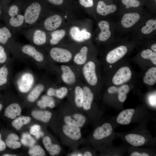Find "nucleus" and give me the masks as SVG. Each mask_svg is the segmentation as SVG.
Instances as JSON below:
<instances>
[{"mask_svg":"<svg viewBox=\"0 0 156 156\" xmlns=\"http://www.w3.org/2000/svg\"><path fill=\"white\" fill-rule=\"evenodd\" d=\"M82 72L85 80L89 85L94 86L98 82V78L96 72V65L94 62L89 61L83 65Z\"/></svg>","mask_w":156,"mask_h":156,"instance_id":"f257e3e1","label":"nucleus"},{"mask_svg":"<svg viewBox=\"0 0 156 156\" xmlns=\"http://www.w3.org/2000/svg\"><path fill=\"white\" fill-rule=\"evenodd\" d=\"M51 57L57 62L64 63L69 62L72 59V55L69 50L59 47H54L49 51Z\"/></svg>","mask_w":156,"mask_h":156,"instance_id":"f03ea898","label":"nucleus"},{"mask_svg":"<svg viewBox=\"0 0 156 156\" xmlns=\"http://www.w3.org/2000/svg\"><path fill=\"white\" fill-rule=\"evenodd\" d=\"M41 11V6L38 3L34 2L28 6L24 14V21L29 24H32L38 19Z\"/></svg>","mask_w":156,"mask_h":156,"instance_id":"7ed1b4c3","label":"nucleus"},{"mask_svg":"<svg viewBox=\"0 0 156 156\" xmlns=\"http://www.w3.org/2000/svg\"><path fill=\"white\" fill-rule=\"evenodd\" d=\"M131 76L132 73L130 69L127 66L122 67L114 75L112 81L116 85H121L128 81Z\"/></svg>","mask_w":156,"mask_h":156,"instance_id":"20e7f679","label":"nucleus"},{"mask_svg":"<svg viewBox=\"0 0 156 156\" xmlns=\"http://www.w3.org/2000/svg\"><path fill=\"white\" fill-rule=\"evenodd\" d=\"M127 51L126 46H119L108 53L106 56V61L109 64L114 63L122 57Z\"/></svg>","mask_w":156,"mask_h":156,"instance_id":"39448f33","label":"nucleus"},{"mask_svg":"<svg viewBox=\"0 0 156 156\" xmlns=\"http://www.w3.org/2000/svg\"><path fill=\"white\" fill-rule=\"evenodd\" d=\"M34 76L28 73L23 74L19 79L18 86L20 91L23 93L28 92L31 88L34 83Z\"/></svg>","mask_w":156,"mask_h":156,"instance_id":"423d86ee","label":"nucleus"},{"mask_svg":"<svg viewBox=\"0 0 156 156\" xmlns=\"http://www.w3.org/2000/svg\"><path fill=\"white\" fill-rule=\"evenodd\" d=\"M63 120L65 124L80 128L84 125L86 119L83 115L81 114L75 113L64 116Z\"/></svg>","mask_w":156,"mask_h":156,"instance_id":"0eeeda50","label":"nucleus"},{"mask_svg":"<svg viewBox=\"0 0 156 156\" xmlns=\"http://www.w3.org/2000/svg\"><path fill=\"white\" fill-rule=\"evenodd\" d=\"M69 32L71 38L78 42H82L87 40L91 36V33L86 29L80 30L79 27L77 26L72 27Z\"/></svg>","mask_w":156,"mask_h":156,"instance_id":"6e6552de","label":"nucleus"},{"mask_svg":"<svg viewBox=\"0 0 156 156\" xmlns=\"http://www.w3.org/2000/svg\"><path fill=\"white\" fill-rule=\"evenodd\" d=\"M60 68L62 72L61 79L64 83L69 85L75 84L76 80V76L72 68L66 65H62Z\"/></svg>","mask_w":156,"mask_h":156,"instance_id":"1a4fd4ad","label":"nucleus"},{"mask_svg":"<svg viewBox=\"0 0 156 156\" xmlns=\"http://www.w3.org/2000/svg\"><path fill=\"white\" fill-rule=\"evenodd\" d=\"M112 131L111 125L108 123H105L94 130L93 137L96 140H101L110 135Z\"/></svg>","mask_w":156,"mask_h":156,"instance_id":"9d476101","label":"nucleus"},{"mask_svg":"<svg viewBox=\"0 0 156 156\" xmlns=\"http://www.w3.org/2000/svg\"><path fill=\"white\" fill-rule=\"evenodd\" d=\"M61 17L58 14H54L46 18L44 22V26L48 31H53L58 28L62 23Z\"/></svg>","mask_w":156,"mask_h":156,"instance_id":"9b49d317","label":"nucleus"},{"mask_svg":"<svg viewBox=\"0 0 156 156\" xmlns=\"http://www.w3.org/2000/svg\"><path fill=\"white\" fill-rule=\"evenodd\" d=\"M62 131L66 136L73 140H78L81 138V133L79 127L65 124L63 126Z\"/></svg>","mask_w":156,"mask_h":156,"instance_id":"f8f14e48","label":"nucleus"},{"mask_svg":"<svg viewBox=\"0 0 156 156\" xmlns=\"http://www.w3.org/2000/svg\"><path fill=\"white\" fill-rule=\"evenodd\" d=\"M140 14L137 12L126 13L121 21V25L124 28H129L134 25L140 20Z\"/></svg>","mask_w":156,"mask_h":156,"instance_id":"ddd939ff","label":"nucleus"},{"mask_svg":"<svg viewBox=\"0 0 156 156\" xmlns=\"http://www.w3.org/2000/svg\"><path fill=\"white\" fill-rule=\"evenodd\" d=\"M130 88L129 86L127 84L121 86L119 88L115 86L109 87L107 90L108 92L110 94L116 93H118V99L121 102H124L127 97V94L129 92Z\"/></svg>","mask_w":156,"mask_h":156,"instance_id":"4468645a","label":"nucleus"},{"mask_svg":"<svg viewBox=\"0 0 156 156\" xmlns=\"http://www.w3.org/2000/svg\"><path fill=\"white\" fill-rule=\"evenodd\" d=\"M82 88L83 96L82 107L85 110L88 111L91 108L94 95L92 90L88 86H84Z\"/></svg>","mask_w":156,"mask_h":156,"instance_id":"2eb2a0df","label":"nucleus"},{"mask_svg":"<svg viewBox=\"0 0 156 156\" xmlns=\"http://www.w3.org/2000/svg\"><path fill=\"white\" fill-rule=\"evenodd\" d=\"M22 51L37 62H41L44 60L43 55L32 45L27 44L24 46L22 48Z\"/></svg>","mask_w":156,"mask_h":156,"instance_id":"dca6fc26","label":"nucleus"},{"mask_svg":"<svg viewBox=\"0 0 156 156\" xmlns=\"http://www.w3.org/2000/svg\"><path fill=\"white\" fill-rule=\"evenodd\" d=\"M101 31L98 36V39L101 41L107 40L110 37L111 32L109 23L105 20L100 21L98 24Z\"/></svg>","mask_w":156,"mask_h":156,"instance_id":"f3484780","label":"nucleus"},{"mask_svg":"<svg viewBox=\"0 0 156 156\" xmlns=\"http://www.w3.org/2000/svg\"><path fill=\"white\" fill-rule=\"evenodd\" d=\"M135 110L133 109H129L121 112L116 119L117 122L122 125H127L131 122Z\"/></svg>","mask_w":156,"mask_h":156,"instance_id":"a211bd4d","label":"nucleus"},{"mask_svg":"<svg viewBox=\"0 0 156 156\" xmlns=\"http://www.w3.org/2000/svg\"><path fill=\"white\" fill-rule=\"evenodd\" d=\"M42 142L46 149L51 155H57L60 153L61 148L60 146L57 144H53L51 138L49 136L44 137Z\"/></svg>","mask_w":156,"mask_h":156,"instance_id":"6ab92c4d","label":"nucleus"},{"mask_svg":"<svg viewBox=\"0 0 156 156\" xmlns=\"http://www.w3.org/2000/svg\"><path fill=\"white\" fill-rule=\"evenodd\" d=\"M116 6L114 4L106 5L103 1H99L97 4L96 12L99 14L103 16L114 12L116 10Z\"/></svg>","mask_w":156,"mask_h":156,"instance_id":"aec40b11","label":"nucleus"},{"mask_svg":"<svg viewBox=\"0 0 156 156\" xmlns=\"http://www.w3.org/2000/svg\"><path fill=\"white\" fill-rule=\"evenodd\" d=\"M126 141L132 146H140L143 145L146 140L142 135L135 134H129L125 136Z\"/></svg>","mask_w":156,"mask_h":156,"instance_id":"412c9836","label":"nucleus"},{"mask_svg":"<svg viewBox=\"0 0 156 156\" xmlns=\"http://www.w3.org/2000/svg\"><path fill=\"white\" fill-rule=\"evenodd\" d=\"M21 109L19 105L16 103H12L6 108L4 115L7 117L13 119L17 116L20 115L21 113Z\"/></svg>","mask_w":156,"mask_h":156,"instance_id":"4be33fe9","label":"nucleus"},{"mask_svg":"<svg viewBox=\"0 0 156 156\" xmlns=\"http://www.w3.org/2000/svg\"><path fill=\"white\" fill-rule=\"evenodd\" d=\"M88 52V47L86 46H83L74 56V63L78 65H83L87 62Z\"/></svg>","mask_w":156,"mask_h":156,"instance_id":"5701e85b","label":"nucleus"},{"mask_svg":"<svg viewBox=\"0 0 156 156\" xmlns=\"http://www.w3.org/2000/svg\"><path fill=\"white\" fill-rule=\"evenodd\" d=\"M68 88L62 86L57 89L50 88L47 90V95L50 96H54L60 99L64 98L67 94Z\"/></svg>","mask_w":156,"mask_h":156,"instance_id":"b1692460","label":"nucleus"},{"mask_svg":"<svg viewBox=\"0 0 156 156\" xmlns=\"http://www.w3.org/2000/svg\"><path fill=\"white\" fill-rule=\"evenodd\" d=\"M37 104L40 107L43 109L47 107L53 108L55 106L54 99L51 96L47 95L43 96L41 99L37 102Z\"/></svg>","mask_w":156,"mask_h":156,"instance_id":"393cba45","label":"nucleus"},{"mask_svg":"<svg viewBox=\"0 0 156 156\" xmlns=\"http://www.w3.org/2000/svg\"><path fill=\"white\" fill-rule=\"evenodd\" d=\"M31 114L35 119L45 123L50 120L52 115V113L48 111H34Z\"/></svg>","mask_w":156,"mask_h":156,"instance_id":"a878e982","label":"nucleus"},{"mask_svg":"<svg viewBox=\"0 0 156 156\" xmlns=\"http://www.w3.org/2000/svg\"><path fill=\"white\" fill-rule=\"evenodd\" d=\"M46 40V34L44 31L40 29L35 30L33 37V41L35 44L39 46L43 45Z\"/></svg>","mask_w":156,"mask_h":156,"instance_id":"bb28decb","label":"nucleus"},{"mask_svg":"<svg viewBox=\"0 0 156 156\" xmlns=\"http://www.w3.org/2000/svg\"><path fill=\"white\" fill-rule=\"evenodd\" d=\"M45 88L42 84H38L29 94L27 97L28 101L31 102L35 101L38 98Z\"/></svg>","mask_w":156,"mask_h":156,"instance_id":"cd10ccee","label":"nucleus"},{"mask_svg":"<svg viewBox=\"0 0 156 156\" xmlns=\"http://www.w3.org/2000/svg\"><path fill=\"white\" fill-rule=\"evenodd\" d=\"M144 82L150 85H154L156 82V67L149 69L145 73L143 77Z\"/></svg>","mask_w":156,"mask_h":156,"instance_id":"c85d7f7f","label":"nucleus"},{"mask_svg":"<svg viewBox=\"0 0 156 156\" xmlns=\"http://www.w3.org/2000/svg\"><path fill=\"white\" fill-rule=\"evenodd\" d=\"M19 139V138L16 134L10 133L8 135L6 139V144L9 148L13 149L19 148L21 146V144L18 141Z\"/></svg>","mask_w":156,"mask_h":156,"instance_id":"c756f323","label":"nucleus"},{"mask_svg":"<svg viewBox=\"0 0 156 156\" xmlns=\"http://www.w3.org/2000/svg\"><path fill=\"white\" fill-rule=\"evenodd\" d=\"M66 34L65 31L63 29L53 31L51 34V38L49 41L50 44L53 45L57 44L64 37Z\"/></svg>","mask_w":156,"mask_h":156,"instance_id":"7c9ffc66","label":"nucleus"},{"mask_svg":"<svg viewBox=\"0 0 156 156\" xmlns=\"http://www.w3.org/2000/svg\"><path fill=\"white\" fill-rule=\"evenodd\" d=\"M83 92L82 87L76 86L74 89V102L76 106L79 108L82 107Z\"/></svg>","mask_w":156,"mask_h":156,"instance_id":"2f4dec72","label":"nucleus"},{"mask_svg":"<svg viewBox=\"0 0 156 156\" xmlns=\"http://www.w3.org/2000/svg\"><path fill=\"white\" fill-rule=\"evenodd\" d=\"M31 120L29 117L21 116L14 120L12 122V125L17 130H18L23 125L29 123Z\"/></svg>","mask_w":156,"mask_h":156,"instance_id":"473e14b6","label":"nucleus"},{"mask_svg":"<svg viewBox=\"0 0 156 156\" xmlns=\"http://www.w3.org/2000/svg\"><path fill=\"white\" fill-rule=\"evenodd\" d=\"M156 29V20L150 19L146 23L145 25L141 28L142 33L144 34H150Z\"/></svg>","mask_w":156,"mask_h":156,"instance_id":"72a5a7b5","label":"nucleus"},{"mask_svg":"<svg viewBox=\"0 0 156 156\" xmlns=\"http://www.w3.org/2000/svg\"><path fill=\"white\" fill-rule=\"evenodd\" d=\"M142 57L145 59H149L155 65H156V53L149 49H146L141 53Z\"/></svg>","mask_w":156,"mask_h":156,"instance_id":"f704fd0d","label":"nucleus"},{"mask_svg":"<svg viewBox=\"0 0 156 156\" xmlns=\"http://www.w3.org/2000/svg\"><path fill=\"white\" fill-rule=\"evenodd\" d=\"M24 21V16L21 14H18L14 17H11L9 20V23L12 26L18 27L22 25Z\"/></svg>","mask_w":156,"mask_h":156,"instance_id":"c9c22d12","label":"nucleus"},{"mask_svg":"<svg viewBox=\"0 0 156 156\" xmlns=\"http://www.w3.org/2000/svg\"><path fill=\"white\" fill-rule=\"evenodd\" d=\"M12 35L9 29L5 27L0 28V42L3 44L6 43Z\"/></svg>","mask_w":156,"mask_h":156,"instance_id":"e433bc0d","label":"nucleus"},{"mask_svg":"<svg viewBox=\"0 0 156 156\" xmlns=\"http://www.w3.org/2000/svg\"><path fill=\"white\" fill-rule=\"evenodd\" d=\"M21 142L24 145L29 147H32L36 143L35 140L30 135L26 133L22 135Z\"/></svg>","mask_w":156,"mask_h":156,"instance_id":"4c0bfd02","label":"nucleus"},{"mask_svg":"<svg viewBox=\"0 0 156 156\" xmlns=\"http://www.w3.org/2000/svg\"><path fill=\"white\" fill-rule=\"evenodd\" d=\"M29 153L32 156H44L45 155L44 150L39 145L34 146L31 148L29 151Z\"/></svg>","mask_w":156,"mask_h":156,"instance_id":"58836bf2","label":"nucleus"},{"mask_svg":"<svg viewBox=\"0 0 156 156\" xmlns=\"http://www.w3.org/2000/svg\"><path fill=\"white\" fill-rule=\"evenodd\" d=\"M8 70L5 66H3L0 68V86L5 84L8 80Z\"/></svg>","mask_w":156,"mask_h":156,"instance_id":"ea45409f","label":"nucleus"},{"mask_svg":"<svg viewBox=\"0 0 156 156\" xmlns=\"http://www.w3.org/2000/svg\"><path fill=\"white\" fill-rule=\"evenodd\" d=\"M122 4L127 8L130 7L137 8L140 5V2L138 0H121Z\"/></svg>","mask_w":156,"mask_h":156,"instance_id":"a19ab883","label":"nucleus"},{"mask_svg":"<svg viewBox=\"0 0 156 156\" xmlns=\"http://www.w3.org/2000/svg\"><path fill=\"white\" fill-rule=\"evenodd\" d=\"M40 127L37 125L32 126L30 129V133L35 136L37 139L39 138L42 133L40 131Z\"/></svg>","mask_w":156,"mask_h":156,"instance_id":"79ce46f5","label":"nucleus"},{"mask_svg":"<svg viewBox=\"0 0 156 156\" xmlns=\"http://www.w3.org/2000/svg\"><path fill=\"white\" fill-rule=\"evenodd\" d=\"M18 8L16 5H12L9 9L8 13L11 17H13L18 14Z\"/></svg>","mask_w":156,"mask_h":156,"instance_id":"37998d69","label":"nucleus"},{"mask_svg":"<svg viewBox=\"0 0 156 156\" xmlns=\"http://www.w3.org/2000/svg\"><path fill=\"white\" fill-rule=\"evenodd\" d=\"M7 57L4 48L0 45V63H4L6 60Z\"/></svg>","mask_w":156,"mask_h":156,"instance_id":"c03bdc74","label":"nucleus"},{"mask_svg":"<svg viewBox=\"0 0 156 156\" xmlns=\"http://www.w3.org/2000/svg\"><path fill=\"white\" fill-rule=\"evenodd\" d=\"M79 2L85 8L91 7L93 5V0H79Z\"/></svg>","mask_w":156,"mask_h":156,"instance_id":"a18cd8bd","label":"nucleus"},{"mask_svg":"<svg viewBox=\"0 0 156 156\" xmlns=\"http://www.w3.org/2000/svg\"><path fill=\"white\" fill-rule=\"evenodd\" d=\"M131 156H149V155L144 152H139L135 151L133 152L131 154Z\"/></svg>","mask_w":156,"mask_h":156,"instance_id":"49530a36","label":"nucleus"},{"mask_svg":"<svg viewBox=\"0 0 156 156\" xmlns=\"http://www.w3.org/2000/svg\"><path fill=\"white\" fill-rule=\"evenodd\" d=\"M6 148L5 143L2 140L1 135L0 133V151L4 150Z\"/></svg>","mask_w":156,"mask_h":156,"instance_id":"de8ad7c7","label":"nucleus"},{"mask_svg":"<svg viewBox=\"0 0 156 156\" xmlns=\"http://www.w3.org/2000/svg\"><path fill=\"white\" fill-rule=\"evenodd\" d=\"M49 2L55 5H60L62 4L63 0H47Z\"/></svg>","mask_w":156,"mask_h":156,"instance_id":"09e8293b","label":"nucleus"},{"mask_svg":"<svg viewBox=\"0 0 156 156\" xmlns=\"http://www.w3.org/2000/svg\"><path fill=\"white\" fill-rule=\"evenodd\" d=\"M150 104L152 106H156V95H152L150 97Z\"/></svg>","mask_w":156,"mask_h":156,"instance_id":"8fccbe9b","label":"nucleus"},{"mask_svg":"<svg viewBox=\"0 0 156 156\" xmlns=\"http://www.w3.org/2000/svg\"><path fill=\"white\" fill-rule=\"evenodd\" d=\"M92 154L90 152L88 151L84 152L83 155V156H92Z\"/></svg>","mask_w":156,"mask_h":156,"instance_id":"3c124183","label":"nucleus"},{"mask_svg":"<svg viewBox=\"0 0 156 156\" xmlns=\"http://www.w3.org/2000/svg\"><path fill=\"white\" fill-rule=\"evenodd\" d=\"M151 49L153 51L155 52H156V44L155 43L152 45L151 46Z\"/></svg>","mask_w":156,"mask_h":156,"instance_id":"603ef678","label":"nucleus"},{"mask_svg":"<svg viewBox=\"0 0 156 156\" xmlns=\"http://www.w3.org/2000/svg\"><path fill=\"white\" fill-rule=\"evenodd\" d=\"M3 156H16V155H15L10 154H3Z\"/></svg>","mask_w":156,"mask_h":156,"instance_id":"864d4df0","label":"nucleus"},{"mask_svg":"<svg viewBox=\"0 0 156 156\" xmlns=\"http://www.w3.org/2000/svg\"><path fill=\"white\" fill-rule=\"evenodd\" d=\"M3 107V105H2L0 103V111L1 110Z\"/></svg>","mask_w":156,"mask_h":156,"instance_id":"5fc2aeb1","label":"nucleus"},{"mask_svg":"<svg viewBox=\"0 0 156 156\" xmlns=\"http://www.w3.org/2000/svg\"><path fill=\"white\" fill-rule=\"evenodd\" d=\"M1 13V11L0 9V14Z\"/></svg>","mask_w":156,"mask_h":156,"instance_id":"6e6d98bb","label":"nucleus"},{"mask_svg":"<svg viewBox=\"0 0 156 156\" xmlns=\"http://www.w3.org/2000/svg\"><path fill=\"white\" fill-rule=\"evenodd\" d=\"M155 2H156V0H155Z\"/></svg>","mask_w":156,"mask_h":156,"instance_id":"4d7b16f0","label":"nucleus"}]
</instances>
